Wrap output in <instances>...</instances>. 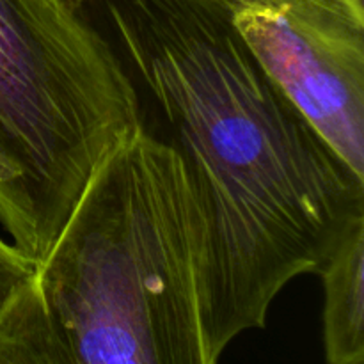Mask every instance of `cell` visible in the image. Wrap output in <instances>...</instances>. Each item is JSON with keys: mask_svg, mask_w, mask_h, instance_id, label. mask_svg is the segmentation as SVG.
<instances>
[{"mask_svg": "<svg viewBox=\"0 0 364 364\" xmlns=\"http://www.w3.org/2000/svg\"><path fill=\"white\" fill-rule=\"evenodd\" d=\"M60 2H64L68 7H71L73 11L84 13L85 7H89V4H91V0H60Z\"/></svg>", "mask_w": 364, "mask_h": 364, "instance_id": "obj_8", "label": "cell"}, {"mask_svg": "<svg viewBox=\"0 0 364 364\" xmlns=\"http://www.w3.org/2000/svg\"><path fill=\"white\" fill-rule=\"evenodd\" d=\"M89 6L183 164L203 226V315L220 358L364 219V178L259 66L217 0Z\"/></svg>", "mask_w": 364, "mask_h": 364, "instance_id": "obj_1", "label": "cell"}, {"mask_svg": "<svg viewBox=\"0 0 364 364\" xmlns=\"http://www.w3.org/2000/svg\"><path fill=\"white\" fill-rule=\"evenodd\" d=\"M318 276L327 364H364V219L348 230Z\"/></svg>", "mask_w": 364, "mask_h": 364, "instance_id": "obj_5", "label": "cell"}, {"mask_svg": "<svg viewBox=\"0 0 364 364\" xmlns=\"http://www.w3.org/2000/svg\"><path fill=\"white\" fill-rule=\"evenodd\" d=\"M354 7H358L359 11H364V0H348Z\"/></svg>", "mask_w": 364, "mask_h": 364, "instance_id": "obj_9", "label": "cell"}, {"mask_svg": "<svg viewBox=\"0 0 364 364\" xmlns=\"http://www.w3.org/2000/svg\"><path fill=\"white\" fill-rule=\"evenodd\" d=\"M36 272V265L25 258L13 244L0 238V311L14 291Z\"/></svg>", "mask_w": 364, "mask_h": 364, "instance_id": "obj_7", "label": "cell"}, {"mask_svg": "<svg viewBox=\"0 0 364 364\" xmlns=\"http://www.w3.org/2000/svg\"><path fill=\"white\" fill-rule=\"evenodd\" d=\"M142 124L127 66L84 13L0 0V224L36 269Z\"/></svg>", "mask_w": 364, "mask_h": 364, "instance_id": "obj_3", "label": "cell"}, {"mask_svg": "<svg viewBox=\"0 0 364 364\" xmlns=\"http://www.w3.org/2000/svg\"><path fill=\"white\" fill-rule=\"evenodd\" d=\"M259 66L364 178V11L348 0H217Z\"/></svg>", "mask_w": 364, "mask_h": 364, "instance_id": "obj_4", "label": "cell"}, {"mask_svg": "<svg viewBox=\"0 0 364 364\" xmlns=\"http://www.w3.org/2000/svg\"><path fill=\"white\" fill-rule=\"evenodd\" d=\"M0 364H77L36 272L0 311Z\"/></svg>", "mask_w": 364, "mask_h": 364, "instance_id": "obj_6", "label": "cell"}, {"mask_svg": "<svg viewBox=\"0 0 364 364\" xmlns=\"http://www.w3.org/2000/svg\"><path fill=\"white\" fill-rule=\"evenodd\" d=\"M203 226L180 156L142 124L98 169L36 279L77 364H217Z\"/></svg>", "mask_w": 364, "mask_h": 364, "instance_id": "obj_2", "label": "cell"}]
</instances>
